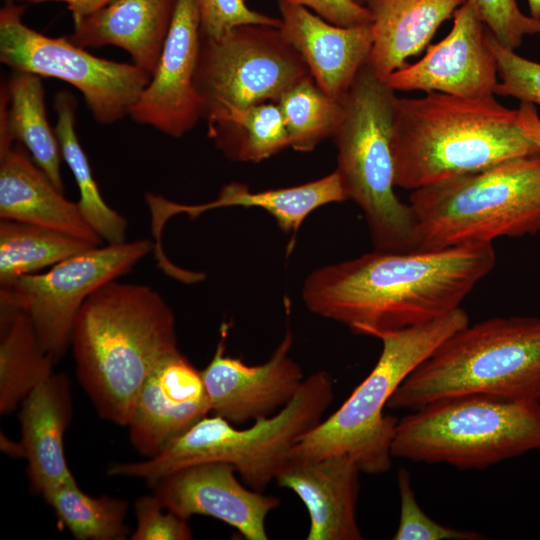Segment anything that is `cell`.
Returning <instances> with one entry per match:
<instances>
[{
	"mask_svg": "<svg viewBox=\"0 0 540 540\" xmlns=\"http://www.w3.org/2000/svg\"><path fill=\"white\" fill-rule=\"evenodd\" d=\"M496 264L493 244L375 250L309 274L302 298L314 314L373 336L421 325L460 307Z\"/></svg>",
	"mask_w": 540,
	"mask_h": 540,
	"instance_id": "1",
	"label": "cell"
},
{
	"mask_svg": "<svg viewBox=\"0 0 540 540\" xmlns=\"http://www.w3.org/2000/svg\"><path fill=\"white\" fill-rule=\"evenodd\" d=\"M71 347L77 377L99 416L128 426L149 374L179 351L174 313L150 286L113 280L83 303Z\"/></svg>",
	"mask_w": 540,
	"mask_h": 540,
	"instance_id": "2",
	"label": "cell"
},
{
	"mask_svg": "<svg viewBox=\"0 0 540 540\" xmlns=\"http://www.w3.org/2000/svg\"><path fill=\"white\" fill-rule=\"evenodd\" d=\"M394 184L416 190L539 154L517 124V110L494 95L463 98L440 92L397 98L391 136Z\"/></svg>",
	"mask_w": 540,
	"mask_h": 540,
	"instance_id": "3",
	"label": "cell"
},
{
	"mask_svg": "<svg viewBox=\"0 0 540 540\" xmlns=\"http://www.w3.org/2000/svg\"><path fill=\"white\" fill-rule=\"evenodd\" d=\"M465 395L540 402V317H492L468 323L405 378L387 408L413 411Z\"/></svg>",
	"mask_w": 540,
	"mask_h": 540,
	"instance_id": "4",
	"label": "cell"
},
{
	"mask_svg": "<svg viewBox=\"0 0 540 540\" xmlns=\"http://www.w3.org/2000/svg\"><path fill=\"white\" fill-rule=\"evenodd\" d=\"M331 376L318 371L304 379L292 400L275 415L238 429L224 418L204 417L159 454L145 461L115 463L108 475L144 479L149 485L178 470L207 462H226L250 488L261 491L286 462L291 449L322 421L331 405Z\"/></svg>",
	"mask_w": 540,
	"mask_h": 540,
	"instance_id": "5",
	"label": "cell"
},
{
	"mask_svg": "<svg viewBox=\"0 0 540 540\" xmlns=\"http://www.w3.org/2000/svg\"><path fill=\"white\" fill-rule=\"evenodd\" d=\"M417 248L493 244L540 231V153L413 190Z\"/></svg>",
	"mask_w": 540,
	"mask_h": 540,
	"instance_id": "6",
	"label": "cell"
},
{
	"mask_svg": "<svg viewBox=\"0 0 540 540\" xmlns=\"http://www.w3.org/2000/svg\"><path fill=\"white\" fill-rule=\"evenodd\" d=\"M468 323V315L460 306L430 322L380 335L382 350L374 368L339 409L300 438L287 459L344 454L361 472L389 471L398 419L385 415L384 408L405 378Z\"/></svg>",
	"mask_w": 540,
	"mask_h": 540,
	"instance_id": "7",
	"label": "cell"
},
{
	"mask_svg": "<svg viewBox=\"0 0 540 540\" xmlns=\"http://www.w3.org/2000/svg\"><path fill=\"white\" fill-rule=\"evenodd\" d=\"M397 96L365 64L344 97L341 121L333 134L337 168L347 198L363 211L375 250H416L410 204L394 188L391 136Z\"/></svg>",
	"mask_w": 540,
	"mask_h": 540,
	"instance_id": "8",
	"label": "cell"
},
{
	"mask_svg": "<svg viewBox=\"0 0 540 540\" xmlns=\"http://www.w3.org/2000/svg\"><path fill=\"white\" fill-rule=\"evenodd\" d=\"M540 450V402L481 395L440 399L398 420L392 457L484 469Z\"/></svg>",
	"mask_w": 540,
	"mask_h": 540,
	"instance_id": "9",
	"label": "cell"
},
{
	"mask_svg": "<svg viewBox=\"0 0 540 540\" xmlns=\"http://www.w3.org/2000/svg\"><path fill=\"white\" fill-rule=\"evenodd\" d=\"M308 74L279 27L247 24L217 38L200 35L195 84L208 125L255 104L276 103Z\"/></svg>",
	"mask_w": 540,
	"mask_h": 540,
	"instance_id": "10",
	"label": "cell"
},
{
	"mask_svg": "<svg viewBox=\"0 0 540 540\" xmlns=\"http://www.w3.org/2000/svg\"><path fill=\"white\" fill-rule=\"evenodd\" d=\"M24 10L12 0L0 10V62L13 71L72 85L99 124H113L129 115L151 75L134 63L96 57L67 37L33 30L22 21Z\"/></svg>",
	"mask_w": 540,
	"mask_h": 540,
	"instance_id": "11",
	"label": "cell"
},
{
	"mask_svg": "<svg viewBox=\"0 0 540 540\" xmlns=\"http://www.w3.org/2000/svg\"><path fill=\"white\" fill-rule=\"evenodd\" d=\"M153 247L150 240L138 239L90 248L48 271L0 284V305L30 317L42 346L57 363L71 346L74 322L85 300L129 272Z\"/></svg>",
	"mask_w": 540,
	"mask_h": 540,
	"instance_id": "12",
	"label": "cell"
},
{
	"mask_svg": "<svg viewBox=\"0 0 540 540\" xmlns=\"http://www.w3.org/2000/svg\"><path fill=\"white\" fill-rule=\"evenodd\" d=\"M200 35L195 0H177L156 69L130 110L134 121L180 138L204 118L195 84Z\"/></svg>",
	"mask_w": 540,
	"mask_h": 540,
	"instance_id": "13",
	"label": "cell"
},
{
	"mask_svg": "<svg viewBox=\"0 0 540 540\" xmlns=\"http://www.w3.org/2000/svg\"><path fill=\"white\" fill-rule=\"evenodd\" d=\"M395 91L440 92L463 98L494 95L497 62L487 42V27L465 2L453 15L444 39L429 44L422 59L384 80Z\"/></svg>",
	"mask_w": 540,
	"mask_h": 540,
	"instance_id": "14",
	"label": "cell"
},
{
	"mask_svg": "<svg viewBox=\"0 0 540 540\" xmlns=\"http://www.w3.org/2000/svg\"><path fill=\"white\" fill-rule=\"evenodd\" d=\"M292 334L287 330L263 364L247 365L224 355L221 340L209 364L201 370L211 412L232 424L271 416L288 404L303 384V372L289 355Z\"/></svg>",
	"mask_w": 540,
	"mask_h": 540,
	"instance_id": "15",
	"label": "cell"
},
{
	"mask_svg": "<svg viewBox=\"0 0 540 540\" xmlns=\"http://www.w3.org/2000/svg\"><path fill=\"white\" fill-rule=\"evenodd\" d=\"M235 473L229 463L207 462L178 470L150 486L164 508L185 519L210 516L247 540H267L265 520L279 499L246 488Z\"/></svg>",
	"mask_w": 540,
	"mask_h": 540,
	"instance_id": "16",
	"label": "cell"
},
{
	"mask_svg": "<svg viewBox=\"0 0 540 540\" xmlns=\"http://www.w3.org/2000/svg\"><path fill=\"white\" fill-rule=\"evenodd\" d=\"M211 412L200 370L179 351L149 374L128 424L133 447L152 458Z\"/></svg>",
	"mask_w": 540,
	"mask_h": 540,
	"instance_id": "17",
	"label": "cell"
},
{
	"mask_svg": "<svg viewBox=\"0 0 540 540\" xmlns=\"http://www.w3.org/2000/svg\"><path fill=\"white\" fill-rule=\"evenodd\" d=\"M277 3L284 38L303 58L319 88L340 101L368 62L372 23L341 27L302 6Z\"/></svg>",
	"mask_w": 540,
	"mask_h": 540,
	"instance_id": "18",
	"label": "cell"
},
{
	"mask_svg": "<svg viewBox=\"0 0 540 540\" xmlns=\"http://www.w3.org/2000/svg\"><path fill=\"white\" fill-rule=\"evenodd\" d=\"M360 472L355 461L344 454L286 460L275 480L305 505L310 518L307 540L362 539L356 517Z\"/></svg>",
	"mask_w": 540,
	"mask_h": 540,
	"instance_id": "19",
	"label": "cell"
},
{
	"mask_svg": "<svg viewBox=\"0 0 540 540\" xmlns=\"http://www.w3.org/2000/svg\"><path fill=\"white\" fill-rule=\"evenodd\" d=\"M347 199L336 170L305 184L258 192L250 191L243 183L231 182L220 189L215 200L198 205L178 204L152 193L145 195L152 216V232L157 246H161V231L168 218L180 213L194 219L205 211L216 208L257 207L268 212L285 233H295L315 209Z\"/></svg>",
	"mask_w": 540,
	"mask_h": 540,
	"instance_id": "20",
	"label": "cell"
},
{
	"mask_svg": "<svg viewBox=\"0 0 540 540\" xmlns=\"http://www.w3.org/2000/svg\"><path fill=\"white\" fill-rule=\"evenodd\" d=\"M0 218L58 230L94 246L102 238L20 143L0 150Z\"/></svg>",
	"mask_w": 540,
	"mask_h": 540,
	"instance_id": "21",
	"label": "cell"
},
{
	"mask_svg": "<svg viewBox=\"0 0 540 540\" xmlns=\"http://www.w3.org/2000/svg\"><path fill=\"white\" fill-rule=\"evenodd\" d=\"M72 411L71 384L64 373H53L21 403V443L28 462L30 488L36 495L75 480L63 446Z\"/></svg>",
	"mask_w": 540,
	"mask_h": 540,
	"instance_id": "22",
	"label": "cell"
},
{
	"mask_svg": "<svg viewBox=\"0 0 540 540\" xmlns=\"http://www.w3.org/2000/svg\"><path fill=\"white\" fill-rule=\"evenodd\" d=\"M177 0H111L98 11L74 20L67 38L82 48L117 46L133 63L154 73Z\"/></svg>",
	"mask_w": 540,
	"mask_h": 540,
	"instance_id": "23",
	"label": "cell"
},
{
	"mask_svg": "<svg viewBox=\"0 0 540 540\" xmlns=\"http://www.w3.org/2000/svg\"><path fill=\"white\" fill-rule=\"evenodd\" d=\"M466 0H368L373 44L367 64L382 80L425 49Z\"/></svg>",
	"mask_w": 540,
	"mask_h": 540,
	"instance_id": "24",
	"label": "cell"
},
{
	"mask_svg": "<svg viewBox=\"0 0 540 540\" xmlns=\"http://www.w3.org/2000/svg\"><path fill=\"white\" fill-rule=\"evenodd\" d=\"M22 144L54 186L63 192L61 151L55 129L50 126L41 77L13 71L1 86L0 150Z\"/></svg>",
	"mask_w": 540,
	"mask_h": 540,
	"instance_id": "25",
	"label": "cell"
},
{
	"mask_svg": "<svg viewBox=\"0 0 540 540\" xmlns=\"http://www.w3.org/2000/svg\"><path fill=\"white\" fill-rule=\"evenodd\" d=\"M56 363L22 310L0 305V413L14 411Z\"/></svg>",
	"mask_w": 540,
	"mask_h": 540,
	"instance_id": "26",
	"label": "cell"
},
{
	"mask_svg": "<svg viewBox=\"0 0 540 540\" xmlns=\"http://www.w3.org/2000/svg\"><path fill=\"white\" fill-rule=\"evenodd\" d=\"M54 108L57 114L54 129L62 159L70 168L79 189L80 198L77 204L82 216L108 244L125 242L128 221L103 199L76 134L74 96L65 90L58 91L54 97Z\"/></svg>",
	"mask_w": 540,
	"mask_h": 540,
	"instance_id": "27",
	"label": "cell"
},
{
	"mask_svg": "<svg viewBox=\"0 0 540 540\" xmlns=\"http://www.w3.org/2000/svg\"><path fill=\"white\" fill-rule=\"evenodd\" d=\"M96 247L73 235L30 223L0 220V284Z\"/></svg>",
	"mask_w": 540,
	"mask_h": 540,
	"instance_id": "28",
	"label": "cell"
},
{
	"mask_svg": "<svg viewBox=\"0 0 540 540\" xmlns=\"http://www.w3.org/2000/svg\"><path fill=\"white\" fill-rule=\"evenodd\" d=\"M208 136L223 155L238 162L258 163L290 147L282 112L263 102L208 125Z\"/></svg>",
	"mask_w": 540,
	"mask_h": 540,
	"instance_id": "29",
	"label": "cell"
},
{
	"mask_svg": "<svg viewBox=\"0 0 540 540\" xmlns=\"http://www.w3.org/2000/svg\"><path fill=\"white\" fill-rule=\"evenodd\" d=\"M58 520L78 540H124L128 503L110 496L92 497L81 491L76 479L42 494Z\"/></svg>",
	"mask_w": 540,
	"mask_h": 540,
	"instance_id": "30",
	"label": "cell"
},
{
	"mask_svg": "<svg viewBox=\"0 0 540 540\" xmlns=\"http://www.w3.org/2000/svg\"><path fill=\"white\" fill-rule=\"evenodd\" d=\"M276 103L285 121L290 147L299 152L312 151L332 137L343 115L341 101L324 93L311 74L287 89Z\"/></svg>",
	"mask_w": 540,
	"mask_h": 540,
	"instance_id": "31",
	"label": "cell"
},
{
	"mask_svg": "<svg viewBox=\"0 0 540 540\" xmlns=\"http://www.w3.org/2000/svg\"><path fill=\"white\" fill-rule=\"evenodd\" d=\"M400 518L393 540H481L472 530L444 526L431 519L420 507L411 485L409 472L402 468L397 475Z\"/></svg>",
	"mask_w": 540,
	"mask_h": 540,
	"instance_id": "32",
	"label": "cell"
},
{
	"mask_svg": "<svg viewBox=\"0 0 540 540\" xmlns=\"http://www.w3.org/2000/svg\"><path fill=\"white\" fill-rule=\"evenodd\" d=\"M487 42L497 62L499 81L494 95L509 96L540 106V63L503 46L488 29Z\"/></svg>",
	"mask_w": 540,
	"mask_h": 540,
	"instance_id": "33",
	"label": "cell"
},
{
	"mask_svg": "<svg viewBox=\"0 0 540 540\" xmlns=\"http://www.w3.org/2000/svg\"><path fill=\"white\" fill-rule=\"evenodd\" d=\"M495 39L515 50L525 36L540 35V20L524 14L516 0H466Z\"/></svg>",
	"mask_w": 540,
	"mask_h": 540,
	"instance_id": "34",
	"label": "cell"
},
{
	"mask_svg": "<svg viewBox=\"0 0 540 540\" xmlns=\"http://www.w3.org/2000/svg\"><path fill=\"white\" fill-rule=\"evenodd\" d=\"M201 34L217 38L234 27L259 24L280 27L281 19L248 7L245 0H195Z\"/></svg>",
	"mask_w": 540,
	"mask_h": 540,
	"instance_id": "35",
	"label": "cell"
},
{
	"mask_svg": "<svg viewBox=\"0 0 540 540\" xmlns=\"http://www.w3.org/2000/svg\"><path fill=\"white\" fill-rule=\"evenodd\" d=\"M136 528L132 540H189L192 531L185 519L164 508L155 494L139 497L134 503Z\"/></svg>",
	"mask_w": 540,
	"mask_h": 540,
	"instance_id": "36",
	"label": "cell"
},
{
	"mask_svg": "<svg viewBox=\"0 0 540 540\" xmlns=\"http://www.w3.org/2000/svg\"><path fill=\"white\" fill-rule=\"evenodd\" d=\"M302 6L331 24L350 27L370 24L373 16L369 8L354 0H277Z\"/></svg>",
	"mask_w": 540,
	"mask_h": 540,
	"instance_id": "37",
	"label": "cell"
},
{
	"mask_svg": "<svg viewBox=\"0 0 540 540\" xmlns=\"http://www.w3.org/2000/svg\"><path fill=\"white\" fill-rule=\"evenodd\" d=\"M516 110L519 128L540 149V116L536 106L529 102H520Z\"/></svg>",
	"mask_w": 540,
	"mask_h": 540,
	"instance_id": "38",
	"label": "cell"
},
{
	"mask_svg": "<svg viewBox=\"0 0 540 540\" xmlns=\"http://www.w3.org/2000/svg\"><path fill=\"white\" fill-rule=\"evenodd\" d=\"M27 3H40L45 1H61L67 4L68 9L71 11L74 20H78L85 16H88L102 7H104L111 0H12Z\"/></svg>",
	"mask_w": 540,
	"mask_h": 540,
	"instance_id": "39",
	"label": "cell"
},
{
	"mask_svg": "<svg viewBox=\"0 0 540 540\" xmlns=\"http://www.w3.org/2000/svg\"><path fill=\"white\" fill-rule=\"evenodd\" d=\"M1 448L12 457L25 458V451L21 441L19 443L11 441L5 435L1 434Z\"/></svg>",
	"mask_w": 540,
	"mask_h": 540,
	"instance_id": "40",
	"label": "cell"
},
{
	"mask_svg": "<svg viewBox=\"0 0 540 540\" xmlns=\"http://www.w3.org/2000/svg\"><path fill=\"white\" fill-rule=\"evenodd\" d=\"M530 16L540 20V0H528Z\"/></svg>",
	"mask_w": 540,
	"mask_h": 540,
	"instance_id": "41",
	"label": "cell"
},
{
	"mask_svg": "<svg viewBox=\"0 0 540 540\" xmlns=\"http://www.w3.org/2000/svg\"><path fill=\"white\" fill-rule=\"evenodd\" d=\"M354 1L365 5L368 0H354Z\"/></svg>",
	"mask_w": 540,
	"mask_h": 540,
	"instance_id": "42",
	"label": "cell"
}]
</instances>
